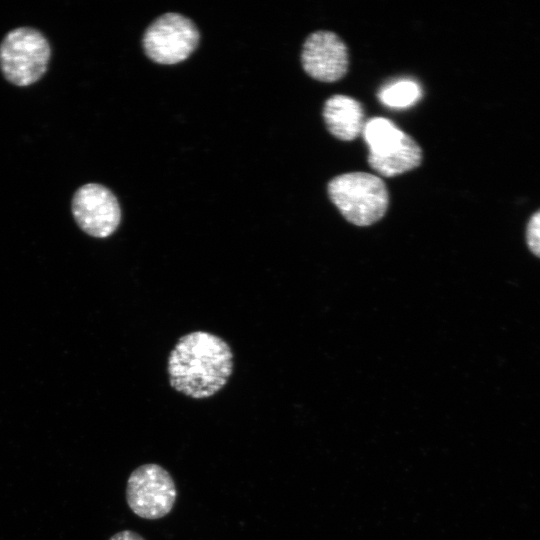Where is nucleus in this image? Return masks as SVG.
<instances>
[{"label": "nucleus", "mask_w": 540, "mask_h": 540, "mask_svg": "<svg viewBox=\"0 0 540 540\" xmlns=\"http://www.w3.org/2000/svg\"><path fill=\"white\" fill-rule=\"evenodd\" d=\"M126 502L140 518L156 520L168 515L177 499L172 475L156 463L142 464L127 479Z\"/></svg>", "instance_id": "nucleus-4"}, {"label": "nucleus", "mask_w": 540, "mask_h": 540, "mask_svg": "<svg viewBox=\"0 0 540 540\" xmlns=\"http://www.w3.org/2000/svg\"><path fill=\"white\" fill-rule=\"evenodd\" d=\"M421 95L420 86L416 82L400 80L381 89L378 98L389 107L406 108L416 103Z\"/></svg>", "instance_id": "nucleus-10"}, {"label": "nucleus", "mask_w": 540, "mask_h": 540, "mask_svg": "<svg viewBox=\"0 0 540 540\" xmlns=\"http://www.w3.org/2000/svg\"><path fill=\"white\" fill-rule=\"evenodd\" d=\"M328 131L336 138L351 141L363 131L364 111L360 102L346 95H333L323 106Z\"/></svg>", "instance_id": "nucleus-8"}, {"label": "nucleus", "mask_w": 540, "mask_h": 540, "mask_svg": "<svg viewBox=\"0 0 540 540\" xmlns=\"http://www.w3.org/2000/svg\"><path fill=\"white\" fill-rule=\"evenodd\" d=\"M71 210L79 228L95 238H107L119 227L121 208L117 197L106 186L87 183L73 195Z\"/></svg>", "instance_id": "nucleus-6"}, {"label": "nucleus", "mask_w": 540, "mask_h": 540, "mask_svg": "<svg viewBox=\"0 0 540 540\" xmlns=\"http://www.w3.org/2000/svg\"><path fill=\"white\" fill-rule=\"evenodd\" d=\"M199 40V30L191 19L179 13H165L146 28L142 46L153 62L173 65L186 60Z\"/></svg>", "instance_id": "nucleus-5"}, {"label": "nucleus", "mask_w": 540, "mask_h": 540, "mask_svg": "<svg viewBox=\"0 0 540 540\" xmlns=\"http://www.w3.org/2000/svg\"><path fill=\"white\" fill-rule=\"evenodd\" d=\"M422 150L418 143L405 133L402 140L392 149L368 155V164L378 174L392 177L410 171L421 164Z\"/></svg>", "instance_id": "nucleus-9"}, {"label": "nucleus", "mask_w": 540, "mask_h": 540, "mask_svg": "<svg viewBox=\"0 0 540 540\" xmlns=\"http://www.w3.org/2000/svg\"><path fill=\"white\" fill-rule=\"evenodd\" d=\"M304 71L322 82L341 79L348 70V50L343 40L331 31H316L305 40L301 52Z\"/></svg>", "instance_id": "nucleus-7"}, {"label": "nucleus", "mask_w": 540, "mask_h": 540, "mask_svg": "<svg viewBox=\"0 0 540 540\" xmlns=\"http://www.w3.org/2000/svg\"><path fill=\"white\" fill-rule=\"evenodd\" d=\"M403 133L393 122L383 117H374L367 120L362 131L369 152L381 149L387 143L399 138Z\"/></svg>", "instance_id": "nucleus-11"}, {"label": "nucleus", "mask_w": 540, "mask_h": 540, "mask_svg": "<svg viewBox=\"0 0 540 540\" xmlns=\"http://www.w3.org/2000/svg\"><path fill=\"white\" fill-rule=\"evenodd\" d=\"M109 540H146L139 533L132 530H122L112 535Z\"/></svg>", "instance_id": "nucleus-13"}, {"label": "nucleus", "mask_w": 540, "mask_h": 540, "mask_svg": "<svg viewBox=\"0 0 540 540\" xmlns=\"http://www.w3.org/2000/svg\"><path fill=\"white\" fill-rule=\"evenodd\" d=\"M51 57L47 38L32 27L10 30L0 43V70L18 87L30 86L46 73Z\"/></svg>", "instance_id": "nucleus-3"}, {"label": "nucleus", "mask_w": 540, "mask_h": 540, "mask_svg": "<svg viewBox=\"0 0 540 540\" xmlns=\"http://www.w3.org/2000/svg\"><path fill=\"white\" fill-rule=\"evenodd\" d=\"M526 243L531 253L540 258V209L533 213L528 220Z\"/></svg>", "instance_id": "nucleus-12"}, {"label": "nucleus", "mask_w": 540, "mask_h": 540, "mask_svg": "<svg viewBox=\"0 0 540 540\" xmlns=\"http://www.w3.org/2000/svg\"><path fill=\"white\" fill-rule=\"evenodd\" d=\"M328 195L343 217L357 226L379 221L388 208L389 195L384 181L366 172H350L334 177Z\"/></svg>", "instance_id": "nucleus-2"}, {"label": "nucleus", "mask_w": 540, "mask_h": 540, "mask_svg": "<svg viewBox=\"0 0 540 540\" xmlns=\"http://www.w3.org/2000/svg\"><path fill=\"white\" fill-rule=\"evenodd\" d=\"M233 372V352L221 337L193 331L179 338L170 351L167 373L170 386L192 399L214 396Z\"/></svg>", "instance_id": "nucleus-1"}]
</instances>
